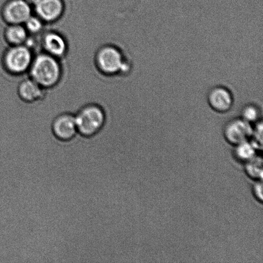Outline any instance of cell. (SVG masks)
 Returning a JSON list of instances; mask_svg holds the SVG:
<instances>
[{
  "label": "cell",
  "mask_w": 263,
  "mask_h": 263,
  "mask_svg": "<svg viewBox=\"0 0 263 263\" xmlns=\"http://www.w3.org/2000/svg\"><path fill=\"white\" fill-rule=\"evenodd\" d=\"M208 102L211 109L215 111L226 113L229 112L233 106V95L227 87L216 86L209 92Z\"/></svg>",
  "instance_id": "10"
},
{
  "label": "cell",
  "mask_w": 263,
  "mask_h": 263,
  "mask_svg": "<svg viewBox=\"0 0 263 263\" xmlns=\"http://www.w3.org/2000/svg\"><path fill=\"white\" fill-rule=\"evenodd\" d=\"M51 129L59 140L68 141L76 136L77 128L74 115L63 113L53 120Z\"/></svg>",
  "instance_id": "9"
},
{
  "label": "cell",
  "mask_w": 263,
  "mask_h": 263,
  "mask_svg": "<svg viewBox=\"0 0 263 263\" xmlns=\"http://www.w3.org/2000/svg\"><path fill=\"white\" fill-rule=\"evenodd\" d=\"M45 90L33 80L28 78L20 82L17 93L23 101L33 103L43 99Z\"/></svg>",
  "instance_id": "11"
},
{
  "label": "cell",
  "mask_w": 263,
  "mask_h": 263,
  "mask_svg": "<svg viewBox=\"0 0 263 263\" xmlns=\"http://www.w3.org/2000/svg\"><path fill=\"white\" fill-rule=\"evenodd\" d=\"M77 131L89 138L101 130L106 120L104 109L100 105L91 104L81 108L74 116Z\"/></svg>",
  "instance_id": "3"
},
{
  "label": "cell",
  "mask_w": 263,
  "mask_h": 263,
  "mask_svg": "<svg viewBox=\"0 0 263 263\" xmlns=\"http://www.w3.org/2000/svg\"><path fill=\"white\" fill-rule=\"evenodd\" d=\"M253 126L242 118H234L227 123L223 129V136L228 143L233 146L251 140Z\"/></svg>",
  "instance_id": "5"
},
{
  "label": "cell",
  "mask_w": 263,
  "mask_h": 263,
  "mask_svg": "<svg viewBox=\"0 0 263 263\" xmlns=\"http://www.w3.org/2000/svg\"><path fill=\"white\" fill-rule=\"evenodd\" d=\"M258 149V147L251 140L243 142L235 146L234 157L237 161L245 164L257 156Z\"/></svg>",
  "instance_id": "13"
},
{
  "label": "cell",
  "mask_w": 263,
  "mask_h": 263,
  "mask_svg": "<svg viewBox=\"0 0 263 263\" xmlns=\"http://www.w3.org/2000/svg\"><path fill=\"white\" fill-rule=\"evenodd\" d=\"M32 15V7L25 0H7L2 10V16L7 25L24 24Z\"/></svg>",
  "instance_id": "6"
},
{
  "label": "cell",
  "mask_w": 263,
  "mask_h": 263,
  "mask_svg": "<svg viewBox=\"0 0 263 263\" xmlns=\"http://www.w3.org/2000/svg\"><path fill=\"white\" fill-rule=\"evenodd\" d=\"M252 193L253 197L257 202L262 203V180L255 181L252 187Z\"/></svg>",
  "instance_id": "17"
},
{
  "label": "cell",
  "mask_w": 263,
  "mask_h": 263,
  "mask_svg": "<svg viewBox=\"0 0 263 263\" xmlns=\"http://www.w3.org/2000/svg\"><path fill=\"white\" fill-rule=\"evenodd\" d=\"M25 1L27 2L28 4L33 7V6H35V5L37 4L40 0H25Z\"/></svg>",
  "instance_id": "18"
},
{
  "label": "cell",
  "mask_w": 263,
  "mask_h": 263,
  "mask_svg": "<svg viewBox=\"0 0 263 263\" xmlns=\"http://www.w3.org/2000/svg\"><path fill=\"white\" fill-rule=\"evenodd\" d=\"M35 15L45 23H54L60 20L65 10L64 0H40L33 6Z\"/></svg>",
  "instance_id": "7"
},
{
  "label": "cell",
  "mask_w": 263,
  "mask_h": 263,
  "mask_svg": "<svg viewBox=\"0 0 263 263\" xmlns=\"http://www.w3.org/2000/svg\"><path fill=\"white\" fill-rule=\"evenodd\" d=\"M28 73L30 79L46 89L52 88L59 83L63 69L59 59L43 52L33 58Z\"/></svg>",
  "instance_id": "1"
},
{
  "label": "cell",
  "mask_w": 263,
  "mask_h": 263,
  "mask_svg": "<svg viewBox=\"0 0 263 263\" xmlns=\"http://www.w3.org/2000/svg\"><path fill=\"white\" fill-rule=\"evenodd\" d=\"M45 24V23L37 15L32 14L23 25L29 34L36 35L42 32Z\"/></svg>",
  "instance_id": "15"
},
{
  "label": "cell",
  "mask_w": 263,
  "mask_h": 263,
  "mask_svg": "<svg viewBox=\"0 0 263 263\" xmlns=\"http://www.w3.org/2000/svg\"><path fill=\"white\" fill-rule=\"evenodd\" d=\"M241 115V118L251 124L259 122L261 118V112L259 108L253 104L246 105L242 110Z\"/></svg>",
  "instance_id": "16"
},
{
  "label": "cell",
  "mask_w": 263,
  "mask_h": 263,
  "mask_svg": "<svg viewBox=\"0 0 263 263\" xmlns=\"http://www.w3.org/2000/svg\"><path fill=\"white\" fill-rule=\"evenodd\" d=\"M245 172L250 179L258 181L262 180L263 169L261 156H257L245 163Z\"/></svg>",
  "instance_id": "14"
},
{
  "label": "cell",
  "mask_w": 263,
  "mask_h": 263,
  "mask_svg": "<svg viewBox=\"0 0 263 263\" xmlns=\"http://www.w3.org/2000/svg\"><path fill=\"white\" fill-rule=\"evenodd\" d=\"M33 58L32 50L27 46H10L3 55V66L7 73L21 76L28 72Z\"/></svg>",
  "instance_id": "4"
},
{
  "label": "cell",
  "mask_w": 263,
  "mask_h": 263,
  "mask_svg": "<svg viewBox=\"0 0 263 263\" xmlns=\"http://www.w3.org/2000/svg\"><path fill=\"white\" fill-rule=\"evenodd\" d=\"M95 64L100 73L107 76L125 74L130 71L129 62L119 48L114 45L102 46L95 55Z\"/></svg>",
  "instance_id": "2"
},
{
  "label": "cell",
  "mask_w": 263,
  "mask_h": 263,
  "mask_svg": "<svg viewBox=\"0 0 263 263\" xmlns=\"http://www.w3.org/2000/svg\"><path fill=\"white\" fill-rule=\"evenodd\" d=\"M43 52L58 59L64 58L68 52V43L63 35L55 31H48L41 38Z\"/></svg>",
  "instance_id": "8"
},
{
  "label": "cell",
  "mask_w": 263,
  "mask_h": 263,
  "mask_svg": "<svg viewBox=\"0 0 263 263\" xmlns=\"http://www.w3.org/2000/svg\"><path fill=\"white\" fill-rule=\"evenodd\" d=\"M28 37L29 33L23 25H8L4 31L5 40L10 46L25 45Z\"/></svg>",
  "instance_id": "12"
}]
</instances>
